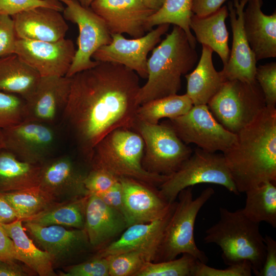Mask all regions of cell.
Masks as SVG:
<instances>
[{"label":"cell","instance_id":"cell-1","mask_svg":"<svg viewBox=\"0 0 276 276\" xmlns=\"http://www.w3.org/2000/svg\"><path fill=\"white\" fill-rule=\"evenodd\" d=\"M62 114L80 152L89 163L97 143L114 130H133L139 105V76L126 66L99 62L71 77Z\"/></svg>","mask_w":276,"mask_h":276},{"label":"cell","instance_id":"cell-2","mask_svg":"<svg viewBox=\"0 0 276 276\" xmlns=\"http://www.w3.org/2000/svg\"><path fill=\"white\" fill-rule=\"evenodd\" d=\"M223 152L239 193L276 181V108L266 106Z\"/></svg>","mask_w":276,"mask_h":276},{"label":"cell","instance_id":"cell-3","mask_svg":"<svg viewBox=\"0 0 276 276\" xmlns=\"http://www.w3.org/2000/svg\"><path fill=\"white\" fill-rule=\"evenodd\" d=\"M198 59L186 33L174 25L147 60V81L138 92L139 105L177 94L181 87V76L193 68Z\"/></svg>","mask_w":276,"mask_h":276},{"label":"cell","instance_id":"cell-4","mask_svg":"<svg viewBox=\"0 0 276 276\" xmlns=\"http://www.w3.org/2000/svg\"><path fill=\"white\" fill-rule=\"evenodd\" d=\"M219 212L218 221L205 231L204 242L219 246L223 262L228 266L249 261L252 272L258 276L266 254L260 223L248 218L242 209L233 212L220 207Z\"/></svg>","mask_w":276,"mask_h":276},{"label":"cell","instance_id":"cell-5","mask_svg":"<svg viewBox=\"0 0 276 276\" xmlns=\"http://www.w3.org/2000/svg\"><path fill=\"white\" fill-rule=\"evenodd\" d=\"M144 142L133 130L119 128L100 140L94 148L89 163L91 168L105 170L118 179H134L158 187L169 177L150 173L142 166Z\"/></svg>","mask_w":276,"mask_h":276},{"label":"cell","instance_id":"cell-6","mask_svg":"<svg viewBox=\"0 0 276 276\" xmlns=\"http://www.w3.org/2000/svg\"><path fill=\"white\" fill-rule=\"evenodd\" d=\"M192 187L181 191L153 262L169 261L181 254H189L206 264L208 258L197 246L194 239V225L198 212L215 193L211 187L193 198Z\"/></svg>","mask_w":276,"mask_h":276},{"label":"cell","instance_id":"cell-7","mask_svg":"<svg viewBox=\"0 0 276 276\" xmlns=\"http://www.w3.org/2000/svg\"><path fill=\"white\" fill-rule=\"evenodd\" d=\"M207 106L216 120L226 130L237 134L251 123L266 106L256 80L226 81Z\"/></svg>","mask_w":276,"mask_h":276},{"label":"cell","instance_id":"cell-8","mask_svg":"<svg viewBox=\"0 0 276 276\" xmlns=\"http://www.w3.org/2000/svg\"><path fill=\"white\" fill-rule=\"evenodd\" d=\"M200 183L222 186L238 195V192L223 154L195 149L175 172L159 186L160 196L169 203L177 198L182 190Z\"/></svg>","mask_w":276,"mask_h":276},{"label":"cell","instance_id":"cell-9","mask_svg":"<svg viewBox=\"0 0 276 276\" xmlns=\"http://www.w3.org/2000/svg\"><path fill=\"white\" fill-rule=\"evenodd\" d=\"M133 130L144 141L142 166L150 173L170 175L193 153L166 122L152 124L137 119Z\"/></svg>","mask_w":276,"mask_h":276},{"label":"cell","instance_id":"cell-10","mask_svg":"<svg viewBox=\"0 0 276 276\" xmlns=\"http://www.w3.org/2000/svg\"><path fill=\"white\" fill-rule=\"evenodd\" d=\"M64 5L62 12L65 20L78 27L77 49L66 76L71 77L76 73L89 69L99 61L92 59L94 53L100 47L108 44L112 37L104 20L90 7H84L75 0H59Z\"/></svg>","mask_w":276,"mask_h":276},{"label":"cell","instance_id":"cell-11","mask_svg":"<svg viewBox=\"0 0 276 276\" xmlns=\"http://www.w3.org/2000/svg\"><path fill=\"white\" fill-rule=\"evenodd\" d=\"M185 144L193 143L210 152L228 149L237 134L223 127L214 117L206 104L193 105L185 114L166 122Z\"/></svg>","mask_w":276,"mask_h":276},{"label":"cell","instance_id":"cell-12","mask_svg":"<svg viewBox=\"0 0 276 276\" xmlns=\"http://www.w3.org/2000/svg\"><path fill=\"white\" fill-rule=\"evenodd\" d=\"M169 24H163L144 36L127 39L122 34H111L110 43L99 48L92 59L99 62L122 64L135 72L144 79L147 78V55L168 31Z\"/></svg>","mask_w":276,"mask_h":276},{"label":"cell","instance_id":"cell-13","mask_svg":"<svg viewBox=\"0 0 276 276\" xmlns=\"http://www.w3.org/2000/svg\"><path fill=\"white\" fill-rule=\"evenodd\" d=\"M5 149L19 159L40 165L48 159L57 141L51 125L24 121L2 130Z\"/></svg>","mask_w":276,"mask_h":276},{"label":"cell","instance_id":"cell-14","mask_svg":"<svg viewBox=\"0 0 276 276\" xmlns=\"http://www.w3.org/2000/svg\"><path fill=\"white\" fill-rule=\"evenodd\" d=\"M76 51L70 39L55 42L17 39L14 53L40 77H63L69 71Z\"/></svg>","mask_w":276,"mask_h":276},{"label":"cell","instance_id":"cell-15","mask_svg":"<svg viewBox=\"0 0 276 276\" xmlns=\"http://www.w3.org/2000/svg\"><path fill=\"white\" fill-rule=\"evenodd\" d=\"M90 8L104 20L110 34L126 33L133 38L147 32V20L155 12L142 0H94Z\"/></svg>","mask_w":276,"mask_h":276},{"label":"cell","instance_id":"cell-16","mask_svg":"<svg viewBox=\"0 0 276 276\" xmlns=\"http://www.w3.org/2000/svg\"><path fill=\"white\" fill-rule=\"evenodd\" d=\"M247 0H234L227 9L233 33L232 49L227 64L221 70L226 80L255 81L257 60L243 27V11Z\"/></svg>","mask_w":276,"mask_h":276},{"label":"cell","instance_id":"cell-17","mask_svg":"<svg viewBox=\"0 0 276 276\" xmlns=\"http://www.w3.org/2000/svg\"><path fill=\"white\" fill-rule=\"evenodd\" d=\"M123 189L124 216L129 225L147 223L163 217L172 203H168L156 187L125 177L119 178Z\"/></svg>","mask_w":276,"mask_h":276},{"label":"cell","instance_id":"cell-18","mask_svg":"<svg viewBox=\"0 0 276 276\" xmlns=\"http://www.w3.org/2000/svg\"><path fill=\"white\" fill-rule=\"evenodd\" d=\"M71 78L41 77L34 91L26 99L25 120L49 125L62 114L71 89Z\"/></svg>","mask_w":276,"mask_h":276},{"label":"cell","instance_id":"cell-19","mask_svg":"<svg viewBox=\"0 0 276 276\" xmlns=\"http://www.w3.org/2000/svg\"><path fill=\"white\" fill-rule=\"evenodd\" d=\"M176 202L172 203L169 210L162 218L128 226L118 239L100 250L96 256L106 257L124 252L139 251L153 262Z\"/></svg>","mask_w":276,"mask_h":276},{"label":"cell","instance_id":"cell-20","mask_svg":"<svg viewBox=\"0 0 276 276\" xmlns=\"http://www.w3.org/2000/svg\"><path fill=\"white\" fill-rule=\"evenodd\" d=\"M86 174L67 156L47 159L40 164L38 186L54 200L73 199L89 195L84 182Z\"/></svg>","mask_w":276,"mask_h":276},{"label":"cell","instance_id":"cell-21","mask_svg":"<svg viewBox=\"0 0 276 276\" xmlns=\"http://www.w3.org/2000/svg\"><path fill=\"white\" fill-rule=\"evenodd\" d=\"M17 39L55 42L65 38L68 26L61 12L39 7L11 16Z\"/></svg>","mask_w":276,"mask_h":276},{"label":"cell","instance_id":"cell-22","mask_svg":"<svg viewBox=\"0 0 276 276\" xmlns=\"http://www.w3.org/2000/svg\"><path fill=\"white\" fill-rule=\"evenodd\" d=\"M24 221L26 230L53 261L70 258L90 245L84 228L67 229L61 225L44 226Z\"/></svg>","mask_w":276,"mask_h":276},{"label":"cell","instance_id":"cell-23","mask_svg":"<svg viewBox=\"0 0 276 276\" xmlns=\"http://www.w3.org/2000/svg\"><path fill=\"white\" fill-rule=\"evenodd\" d=\"M262 0H247L243 11L244 32L257 61L276 57V12L266 15Z\"/></svg>","mask_w":276,"mask_h":276},{"label":"cell","instance_id":"cell-24","mask_svg":"<svg viewBox=\"0 0 276 276\" xmlns=\"http://www.w3.org/2000/svg\"><path fill=\"white\" fill-rule=\"evenodd\" d=\"M127 227L123 215L95 194H89L85 209L84 229L90 245L104 247Z\"/></svg>","mask_w":276,"mask_h":276},{"label":"cell","instance_id":"cell-25","mask_svg":"<svg viewBox=\"0 0 276 276\" xmlns=\"http://www.w3.org/2000/svg\"><path fill=\"white\" fill-rule=\"evenodd\" d=\"M200 58L195 68L185 75L187 80L186 94L194 105L206 104L227 81L221 71L214 66L213 51L202 44Z\"/></svg>","mask_w":276,"mask_h":276},{"label":"cell","instance_id":"cell-26","mask_svg":"<svg viewBox=\"0 0 276 276\" xmlns=\"http://www.w3.org/2000/svg\"><path fill=\"white\" fill-rule=\"evenodd\" d=\"M228 15L226 6L208 15L199 16L193 14L190 28L195 33V39L201 44L211 48L220 57L223 66L228 61L230 50L225 19Z\"/></svg>","mask_w":276,"mask_h":276},{"label":"cell","instance_id":"cell-27","mask_svg":"<svg viewBox=\"0 0 276 276\" xmlns=\"http://www.w3.org/2000/svg\"><path fill=\"white\" fill-rule=\"evenodd\" d=\"M41 77L16 54L0 57V90L26 100L35 89Z\"/></svg>","mask_w":276,"mask_h":276},{"label":"cell","instance_id":"cell-28","mask_svg":"<svg viewBox=\"0 0 276 276\" xmlns=\"http://www.w3.org/2000/svg\"><path fill=\"white\" fill-rule=\"evenodd\" d=\"M12 240L18 256V260L41 276L54 275L53 260L50 255L41 250L26 234L22 220L1 224Z\"/></svg>","mask_w":276,"mask_h":276},{"label":"cell","instance_id":"cell-29","mask_svg":"<svg viewBox=\"0 0 276 276\" xmlns=\"http://www.w3.org/2000/svg\"><path fill=\"white\" fill-rule=\"evenodd\" d=\"M40 165L18 158L11 152L0 150V189L13 191L38 186Z\"/></svg>","mask_w":276,"mask_h":276},{"label":"cell","instance_id":"cell-30","mask_svg":"<svg viewBox=\"0 0 276 276\" xmlns=\"http://www.w3.org/2000/svg\"><path fill=\"white\" fill-rule=\"evenodd\" d=\"M245 206L242 209L251 221L265 222L276 227L275 182L265 181L245 192Z\"/></svg>","mask_w":276,"mask_h":276},{"label":"cell","instance_id":"cell-31","mask_svg":"<svg viewBox=\"0 0 276 276\" xmlns=\"http://www.w3.org/2000/svg\"><path fill=\"white\" fill-rule=\"evenodd\" d=\"M89 195L73 199L63 205H53L24 221L44 226L58 225L84 229L85 209Z\"/></svg>","mask_w":276,"mask_h":276},{"label":"cell","instance_id":"cell-32","mask_svg":"<svg viewBox=\"0 0 276 276\" xmlns=\"http://www.w3.org/2000/svg\"><path fill=\"white\" fill-rule=\"evenodd\" d=\"M193 105L186 94L170 95L140 105L137 110V119L149 124H157L162 119H172L185 114Z\"/></svg>","mask_w":276,"mask_h":276},{"label":"cell","instance_id":"cell-33","mask_svg":"<svg viewBox=\"0 0 276 276\" xmlns=\"http://www.w3.org/2000/svg\"><path fill=\"white\" fill-rule=\"evenodd\" d=\"M193 14L192 0H165L162 7L148 18L146 28L148 32L153 27L163 24L178 26L186 33L192 47L195 48L196 40L190 28Z\"/></svg>","mask_w":276,"mask_h":276},{"label":"cell","instance_id":"cell-34","mask_svg":"<svg viewBox=\"0 0 276 276\" xmlns=\"http://www.w3.org/2000/svg\"><path fill=\"white\" fill-rule=\"evenodd\" d=\"M14 209L17 218L24 221L54 205V199L38 186L2 193Z\"/></svg>","mask_w":276,"mask_h":276},{"label":"cell","instance_id":"cell-35","mask_svg":"<svg viewBox=\"0 0 276 276\" xmlns=\"http://www.w3.org/2000/svg\"><path fill=\"white\" fill-rule=\"evenodd\" d=\"M198 260L183 254L180 258L169 261L147 262L135 276H193Z\"/></svg>","mask_w":276,"mask_h":276},{"label":"cell","instance_id":"cell-36","mask_svg":"<svg viewBox=\"0 0 276 276\" xmlns=\"http://www.w3.org/2000/svg\"><path fill=\"white\" fill-rule=\"evenodd\" d=\"M109 276H135L147 262H151L139 251L124 252L106 257Z\"/></svg>","mask_w":276,"mask_h":276},{"label":"cell","instance_id":"cell-37","mask_svg":"<svg viewBox=\"0 0 276 276\" xmlns=\"http://www.w3.org/2000/svg\"><path fill=\"white\" fill-rule=\"evenodd\" d=\"M26 102L21 97L0 90V130L26 119Z\"/></svg>","mask_w":276,"mask_h":276},{"label":"cell","instance_id":"cell-38","mask_svg":"<svg viewBox=\"0 0 276 276\" xmlns=\"http://www.w3.org/2000/svg\"><path fill=\"white\" fill-rule=\"evenodd\" d=\"M255 80L264 97L266 106L276 104V63L270 62L257 66Z\"/></svg>","mask_w":276,"mask_h":276},{"label":"cell","instance_id":"cell-39","mask_svg":"<svg viewBox=\"0 0 276 276\" xmlns=\"http://www.w3.org/2000/svg\"><path fill=\"white\" fill-rule=\"evenodd\" d=\"M39 7L54 9L62 12L64 5L59 0H0V15L12 16Z\"/></svg>","mask_w":276,"mask_h":276},{"label":"cell","instance_id":"cell-40","mask_svg":"<svg viewBox=\"0 0 276 276\" xmlns=\"http://www.w3.org/2000/svg\"><path fill=\"white\" fill-rule=\"evenodd\" d=\"M251 273V265L248 261L228 265L222 269L211 267L198 260L193 276H250Z\"/></svg>","mask_w":276,"mask_h":276},{"label":"cell","instance_id":"cell-41","mask_svg":"<svg viewBox=\"0 0 276 276\" xmlns=\"http://www.w3.org/2000/svg\"><path fill=\"white\" fill-rule=\"evenodd\" d=\"M119 179L108 171L98 168H91L86 174L84 185L89 194H97L108 190Z\"/></svg>","mask_w":276,"mask_h":276},{"label":"cell","instance_id":"cell-42","mask_svg":"<svg viewBox=\"0 0 276 276\" xmlns=\"http://www.w3.org/2000/svg\"><path fill=\"white\" fill-rule=\"evenodd\" d=\"M65 276H109L106 257L96 256L94 259L70 267Z\"/></svg>","mask_w":276,"mask_h":276},{"label":"cell","instance_id":"cell-43","mask_svg":"<svg viewBox=\"0 0 276 276\" xmlns=\"http://www.w3.org/2000/svg\"><path fill=\"white\" fill-rule=\"evenodd\" d=\"M16 37L14 22L11 16L0 15V57L14 53Z\"/></svg>","mask_w":276,"mask_h":276},{"label":"cell","instance_id":"cell-44","mask_svg":"<svg viewBox=\"0 0 276 276\" xmlns=\"http://www.w3.org/2000/svg\"><path fill=\"white\" fill-rule=\"evenodd\" d=\"M266 254L263 266L258 276L276 275V241L269 235L264 237Z\"/></svg>","mask_w":276,"mask_h":276},{"label":"cell","instance_id":"cell-45","mask_svg":"<svg viewBox=\"0 0 276 276\" xmlns=\"http://www.w3.org/2000/svg\"><path fill=\"white\" fill-rule=\"evenodd\" d=\"M95 195L124 216L123 189L119 180L106 191Z\"/></svg>","mask_w":276,"mask_h":276},{"label":"cell","instance_id":"cell-46","mask_svg":"<svg viewBox=\"0 0 276 276\" xmlns=\"http://www.w3.org/2000/svg\"><path fill=\"white\" fill-rule=\"evenodd\" d=\"M227 0H192V11L194 14L203 16L218 10Z\"/></svg>","mask_w":276,"mask_h":276},{"label":"cell","instance_id":"cell-47","mask_svg":"<svg viewBox=\"0 0 276 276\" xmlns=\"http://www.w3.org/2000/svg\"><path fill=\"white\" fill-rule=\"evenodd\" d=\"M18 260L12 240L0 224V261Z\"/></svg>","mask_w":276,"mask_h":276},{"label":"cell","instance_id":"cell-48","mask_svg":"<svg viewBox=\"0 0 276 276\" xmlns=\"http://www.w3.org/2000/svg\"><path fill=\"white\" fill-rule=\"evenodd\" d=\"M17 219L14 209L3 194L0 193V224L9 223Z\"/></svg>","mask_w":276,"mask_h":276},{"label":"cell","instance_id":"cell-49","mask_svg":"<svg viewBox=\"0 0 276 276\" xmlns=\"http://www.w3.org/2000/svg\"><path fill=\"white\" fill-rule=\"evenodd\" d=\"M25 271L13 261H0V276H24Z\"/></svg>","mask_w":276,"mask_h":276},{"label":"cell","instance_id":"cell-50","mask_svg":"<svg viewBox=\"0 0 276 276\" xmlns=\"http://www.w3.org/2000/svg\"><path fill=\"white\" fill-rule=\"evenodd\" d=\"M149 9L157 11L163 5L165 0H142Z\"/></svg>","mask_w":276,"mask_h":276},{"label":"cell","instance_id":"cell-51","mask_svg":"<svg viewBox=\"0 0 276 276\" xmlns=\"http://www.w3.org/2000/svg\"><path fill=\"white\" fill-rule=\"evenodd\" d=\"M81 6L84 7H90V4L94 0H75Z\"/></svg>","mask_w":276,"mask_h":276},{"label":"cell","instance_id":"cell-52","mask_svg":"<svg viewBox=\"0 0 276 276\" xmlns=\"http://www.w3.org/2000/svg\"><path fill=\"white\" fill-rule=\"evenodd\" d=\"M5 149V143L2 130H0V150Z\"/></svg>","mask_w":276,"mask_h":276}]
</instances>
